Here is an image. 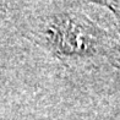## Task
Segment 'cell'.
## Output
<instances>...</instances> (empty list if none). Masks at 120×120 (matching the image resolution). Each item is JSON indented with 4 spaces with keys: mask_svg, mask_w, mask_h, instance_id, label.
<instances>
[{
    "mask_svg": "<svg viewBox=\"0 0 120 120\" xmlns=\"http://www.w3.org/2000/svg\"><path fill=\"white\" fill-rule=\"evenodd\" d=\"M114 66H116L120 70V49H118V54L115 56V61H114Z\"/></svg>",
    "mask_w": 120,
    "mask_h": 120,
    "instance_id": "1",
    "label": "cell"
}]
</instances>
